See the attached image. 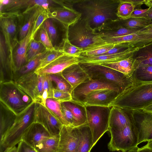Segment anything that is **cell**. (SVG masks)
Wrapping results in <instances>:
<instances>
[{"mask_svg": "<svg viewBox=\"0 0 152 152\" xmlns=\"http://www.w3.org/2000/svg\"><path fill=\"white\" fill-rule=\"evenodd\" d=\"M120 3V0H69L68 5L95 31L120 19L117 15Z\"/></svg>", "mask_w": 152, "mask_h": 152, "instance_id": "cell-1", "label": "cell"}, {"mask_svg": "<svg viewBox=\"0 0 152 152\" xmlns=\"http://www.w3.org/2000/svg\"><path fill=\"white\" fill-rule=\"evenodd\" d=\"M131 78L130 83L118 94L110 107L139 111L152 103V83H143L132 77Z\"/></svg>", "mask_w": 152, "mask_h": 152, "instance_id": "cell-2", "label": "cell"}, {"mask_svg": "<svg viewBox=\"0 0 152 152\" xmlns=\"http://www.w3.org/2000/svg\"><path fill=\"white\" fill-rule=\"evenodd\" d=\"M67 37L71 44L83 51L107 43L90 27L86 20L81 18L68 27Z\"/></svg>", "mask_w": 152, "mask_h": 152, "instance_id": "cell-3", "label": "cell"}, {"mask_svg": "<svg viewBox=\"0 0 152 152\" xmlns=\"http://www.w3.org/2000/svg\"><path fill=\"white\" fill-rule=\"evenodd\" d=\"M36 102L33 101L25 110L17 115L13 125L0 142V152L18 144L25 131L34 122Z\"/></svg>", "mask_w": 152, "mask_h": 152, "instance_id": "cell-4", "label": "cell"}, {"mask_svg": "<svg viewBox=\"0 0 152 152\" xmlns=\"http://www.w3.org/2000/svg\"><path fill=\"white\" fill-rule=\"evenodd\" d=\"M33 101L30 96L17 86L14 81L0 83V102L17 115Z\"/></svg>", "mask_w": 152, "mask_h": 152, "instance_id": "cell-5", "label": "cell"}, {"mask_svg": "<svg viewBox=\"0 0 152 152\" xmlns=\"http://www.w3.org/2000/svg\"><path fill=\"white\" fill-rule=\"evenodd\" d=\"M23 15L19 11L6 12L0 13L1 32L4 37L8 58L13 61V51L17 45V36L19 32Z\"/></svg>", "mask_w": 152, "mask_h": 152, "instance_id": "cell-6", "label": "cell"}, {"mask_svg": "<svg viewBox=\"0 0 152 152\" xmlns=\"http://www.w3.org/2000/svg\"><path fill=\"white\" fill-rule=\"evenodd\" d=\"M110 133L111 139L108 147L110 151L134 152L137 150L138 135L134 122Z\"/></svg>", "mask_w": 152, "mask_h": 152, "instance_id": "cell-7", "label": "cell"}, {"mask_svg": "<svg viewBox=\"0 0 152 152\" xmlns=\"http://www.w3.org/2000/svg\"><path fill=\"white\" fill-rule=\"evenodd\" d=\"M79 64L90 78L115 85L122 91L130 83L131 77L129 78L119 72L101 64Z\"/></svg>", "mask_w": 152, "mask_h": 152, "instance_id": "cell-8", "label": "cell"}, {"mask_svg": "<svg viewBox=\"0 0 152 152\" xmlns=\"http://www.w3.org/2000/svg\"><path fill=\"white\" fill-rule=\"evenodd\" d=\"M87 124L91 133L92 148L109 129V118L111 107L86 106Z\"/></svg>", "mask_w": 152, "mask_h": 152, "instance_id": "cell-9", "label": "cell"}, {"mask_svg": "<svg viewBox=\"0 0 152 152\" xmlns=\"http://www.w3.org/2000/svg\"><path fill=\"white\" fill-rule=\"evenodd\" d=\"M15 82L33 101L40 103L43 92L42 75H38L34 71L21 77Z\"/></svg>", "mask_w": 152, "mask_h": 152, "instance_id": "cell-10", "label": "cell"}, {"mask_svg": "<svg viewBox=\"0 0 152 152\" xmlns=\"http://www.w3.org/2000/svg\"><path fill=\"white\" fill-rule=\"evenodd\" d=\"M34 122L42 124L53 136H58L63 125L45 105L36 103Z\"/></svg>", "mask_w": 152, "mask_h": 152, "instance_id": "cell-11", "label": "cell"}, {"mask_svg": "<svg viewBox=\"0 0 152 152\" xmlns=\"http://www.w3.org/2000/svg\"><path fill=\"white\" fill-rule=\"evenodd\" d=\"M120 92L116 90L105 88L91 92L87 94L80 103L85 106L109 107Z\"/></svg>", "mask_w": 152, "mask_h": 152, "instance_id": "cell-12", "label": "cell"}, {"mask_svg": "<svg viewBox=\"0 0 152 152\" xmlns=\"http://www.w3.org/2000/svg\"><path fill=\"white\" fill-rule=\"evenodd\" d=\"M138 135V145L152 140V113L131 111Z\"/></svg>", "mask_w": 152, "mask_h": 152, "instance_id": "cell-13", "label": "cell"}, {"mask_svg": "<svg viewBox=\"0 0 152 152\" xmlns=\"http://www.w3.org/2000/svg\"><path fill=\"white\" fill-rule=\"evenodd\" d=\"M105 88L114 89L120 92L122 91L121 88L115 85L90 78L74 89L71 95L73 100L81 103L85 97L90 93Z\"/></svg>", "mask_w": 152, "mask_h": 152, "instance_id": "cell-14", "label": "cell"}, {"mask_svg": "<svg viewBox=\"0 0 152 152\" xmlns=\"http://www.w3.org/2000/svg\"><path fill=\"white\" fill-rule=\"evenodd\" d=\"M79 138L78 127L63 125L59 134L57 152H77Z\"/></svg>", "mask_w": 152, "mask_h": 152, "instance_id": "cell-15", "label": "cell"}, {"mask_svg": "<svg viewBox=\"0 0 152 152\" xmlns=\"http://www.w3.org/2000/svg\"><path fill=\"white\" fill-rule=\"evenodd\" d=\"M47 11L49 18L56 19L67 27L81 17L80 13L72 8L58 4L50 6Z\"/></svg>", "mask_w": 152, "mask_h": 152, "instance_id": "cell-16", "label": "cell"}, {"mask_svg": "<svg viewBox=\"0 0 152 152\" xmlns=\"http://www.w3.org/2000/svg\"><path fill=\"white\" fill-rule=\"evenodd\" d=\"M78 57L64 53L44 67L36 70L38 75H43L62 72L68 66L79 63Z\"/></svg>", "mask_w": 152, "mask_h": 152, "instance_id": "cell-17", "label": "cell"}, {"mask_svg": "<svg viewBox=\"0 0 152 152\" xmlns=\"http://www.w3.org/2000/svg\"><path fill=\"white\" fill-rule=\"evenodd\" d=\"M134 122L131 111L112 107L110 114L108 131L110 132L122 129Z\"/></svg>", "mask_w": 152, "mask_h": 152, "instance_id": "cell-18", "label": "cell"}, {"mask_svg": "<svg viewBox=\"0 0 152 152\" xmlns=\"http://www.w3.org/2000/svg\"><path fill=\"white\" fill-rule=\"evenodd\" d=\"M52 136L42 124L34 122L25 131L22 140L34 149L42 141Z\"/></svg>", "mask_w": 152, "mask_h": 152, "instance_id": "cell-19", "label": "cell"}, {"mask_svg": "<svg viewBox=\"0 0 152 152\" xmlns=\"http://www.w3.org/2000/svg\"><path fill=\"white\" fill-rule=\"evenodd\" d=\"M137 48H132L124 52L114 54L91 56H80L78 58L79 63L101 64L116 62L132 56Z\"/></svg>", "mask_w": 152, "mask_h": 152, "instance_id": "cell-20", "label": "cell"}, {"mask_svg": "<svg viewBox=\"0 0 152 152\" xmlns=\"http://www.w3.org/2000/svg\"><path fill=\"white\" fill-rule=\"evenodd\" d=\"M62 74L71 85L73 90L90 78L79 63L68 66L62 72Z\"/></svg>", "mask_w": 152, "mask_h": 152, "instance_id": "cell-21", "label": "cell"}, {"mask_svg": "<svg viewBox=\"0 0 152 152\" xmlns=\"http://www.w3.org/2000/svg\"><path fill=\"white\" fill-rule=\"evenodd\" d=\"M43 9H44L41 7L35 6L27 8L23 12L19 34V41L26 36L37 18Z\"/></svg>", "mask_w": 152, "mask_h": 152, "instance_id": "cell-22", "label": "cell"}, {"mask_svg": "<svg viewBox=\"0 0 152 152\" xmlns=\"http://www.w3.org/2000/svg\"><path fill=\"white\" fill-rule=\"evenodd\" d=\"M33 26V25L26 36L21 40L19 41L18 44L14 57L15 73L26 63V57L28 48L30 41L32 39L31 33Z\"/></svg>", "mask_w": 152, "mask_h": 152, "instance_id": "cell-23", "label": "cell"}, {"mask_svg": "<svg viewBox=\"0 0 152 152\" xmlns=\"http://www.w3.org/2000/svg\"><path fill=\"white\" fill-rule=\"evenodd\" d=\"M101 65L119 72L130 78L132 77L138 66L132 56L116 62Z\"/></svg>", "mask_w": 152, "mask_h": 152, "instance_id": "cell-24", "label": "cell"}, {"mask_svg": "<svg viewBox=\"0 0 152 152\" xmlns=\"http://www.w3.org/2000/svg\"><path fill=\"white\" fill-rule=\"evenodd\" d=\"M61 103L72 113L75 119L74 127H77L87 123L86 106L73 100Z\"/></svg>", "mask_w": 152, "mask_h": 152, "instance_id": "cell-25", "label": "cell"}, {"mask_svg": "<svg viewBox=\"0 0 152 152\" xmlns=\"http://www.w3.org/2000/svg\"><path fill=\"white\" fill-rule=\"evenodd\" d=\"M17 115L0 102V137L1 140L14 124Z\"/></svg>", "mask_w": 152, "mask_h": 152, "instance_id": "cell-26", "label": "cell"}, {"mask_svg": "<svg viewBox=\"0 0 152 152\" xmlns=\"http://www.w3.org/2000/svg\"><path fill=\"white\" fill-rule=\"evenodd\" d=\"M7 49L5 40L1 33L0 37V75L5 77L12 73L14 65L7 56Z\"/></svg>", "mask_w": 152, "mask_h": 152, "instance_id": "cell-27", "label": "cell"}, {"mask_svg": "<svg viewBox=\"0 0 152 152\" xmlns=\"http://www.w3.org/2000/svg\"><path fill=\"white\" fill-rule=\"evenodd\" d=\"M111 23L127 28L138 31L152 23L151 20L144 17H130L126 19H119Z\"/></svg>", "mask_w": 152, "mask_h": 152, "instance_id": "cell-28", "label": "cell"}, {"mask_svg": "<svg viewBox=\"0 0 152 152\" xmlns=\"http://www.w3.org/2000/svg\"><path fill=\"white\" fill-rule=\"evenodd\" d=\"M77 127L79 138L77 152H90L92 149V137L89 127L86 123Z\"/></svg>", "mask_w": 152, "mask_h": 152, "instance_id": "cell-29", "label": "cell"}, {"mask_svg": "<svg viewBox=\"0 0 152 152\" xmlns=\"http://www.w3.org/2000/svg\"><path fill=\"white\" fill-rule=\"evenodd\" d=\"M49 50H47L42 53L37 55L23 66L18 70L15 73L13 81L15 82L21 77L35 71L39 66L42 58Z\"/></svg>", "mask_w": 152, "mask_h": 152, "instance_id": "cell-30", "label": "cell"}, {"mask_svg": "<svg viewBox=\"0 0 152 152\" xmlns=\"http://www.w3.org/2000/svg\"><path fill=\"white\" fill-rule=\"evenodd\" d=\"M136 37L129 43L132 48H139L152 42V23L135 32Z\"/></svg>", "mask_w": 152, "mask_h": 152, "instance_id": "cell-31", "label": "cell"}, {"mask_svg": "<svg viewBox=\"0 0 152 152\" xmlns=\"http://www.w3.org/2000/svg\"><path fill=\"white\" fill-rule=\"evenodd\" d=\"M132 57L138 66L140 64L152 65V42L137 48Z\"/></svg>", "mask_w": 152, "mask_h": 152, "instance_id": "cell-32", "label": "cell"}, {"mask_svg": "<svg viewBox=\"0 0 152 152\" xmlns=\"http://www.w3.org/2000/svg\"><path fill=\"white\" fill-rule=\"evenodd\" d=\"M42 4L41 0H10L7 5L0 8V13L4 12L18 11L23 8L32 7L35 6H40Z\"/></svg>", "mask_w": 152, "mask_h": 152, "instance_id": "cell-33", "label": "cell"}, {"mask_svg": "<svg viewBox=\"0 0 152 152\" xmlns=\"http://www.w3.org/2000/svg\"><path fill=\"white\" fill-rule=\"evenodd\" d=\"M59 136H52L40 142L34 149L37 152H57Z\"/></svg>", "mask_w": 152, "mask_h": 152, "instance_id": "cell-34", "label": "cell"}, {"mask_svg": "<svg viewBox=\"0 0 152 152\" xmlns=\"http://www.w3.org/2000/svg\"><path fill=\"white\" fill-rule=\"evenodd\" d=\"M45 106L63 125L70 126L63 115L60 102L53 98H48Z\"/></svg>", "mask_w": 152, "mask_h": 152, "instance_id": "cell-35", "label": "cell"}, {"mask_svg": "<svg viewBox=\"0 0 152 152\" xmlns=\"http://www.w3.org/2000/svg\"><path fill=\"white\" fill-rule=\"evenodd\" d=\"M132 77L139 81H152V65L146 64L139 65Z\"/></svg>", "mask_w": 152, "mask_h": 152, "instance_id": "cell-36", "label": "cell"}, {"mask_svg": "<svg viewBox=\"0 0 152 152\" xmlns=\"http://www.w3.org/2000/svg\"><path fill=\"white\" fill-rule=\"evenodd\" d=\"M53 83L56 85V89L61 91L69 93L71 94L73 90L70 84L63 77L62 72L48 75Z\"/></svg>", "mask_w": 152, "mask_h": 152, "instance_id": "cell-37", "label": "cell"}, {"mask_svg": "<svg viewBox=\"0 0 152 152\" xmlns=\"http://www.w3.org/2000/svg\"><path fill=\"white\" fill-rule=\"evenodd\" d=\"M47 50L40 42L34 39H32L29 44L27 51L26 57V63L37 55L42 53Z\"/></svg>", "mask_w": 152, "mask_h": 152, "instance_id": "cell-38", "label": "cell"}, {"mask_svg": "<svg viewBox=\"0 0 152 152\" xmlns=\"http://www.w3.org/2000/svg\"><path fill=\"white\" fill-rule=\"evenodd\" d=\"M120 3L117 9V15L121 19L129 18L135 8V6L126 0H120Z\"/></svg>", "mask_w": 152, "mask_h": 152, "instance_id": "cell-39", "label": "cell"}, {"mask_svg": "<svg viewBox=\"0 0 152 152\" xmlns=\"http://www.w3.org/2000/svg\"><path fill=\"white\" fill-rule=\"evenodd\" d=\"M51 18L45 20L43 23L53 46L56 45L58 41V36L57 30Z\"/></svg>", "mask_w": 152, "mask_h": 152, "instance_id": "cell-40", "label": "cell"}, {"mask_svg": "<svg viewBox=\"0 0 152 152\" xmlns=\"http://www.w3.org/2000/svg\"><path fill=\"white\" fill-rule=\"evenodd\" d=\"M34 39L40 42L48 50H52L55 48L53 45L43 24L36 33Z\"/></svg>", "mask_w": 152, "mask_h": 152, "instance_id": "cell-41", "label": "cell"}, {"mask_svg": "<svg viewBox=\"0 0 152 152\" xmlns=\"http://www.w3.org/2000/svg\"><path fill=\"white\" fill-rule=\"evenodd\" d=\"M61 49L65 54L79 57L83 52V50L71 44L67 37L65 39L61 47Z\"/></svg>", "mask_w": 152, "mask_h": 152, "instance_id": "cell-42", "label": "cell"}, {"mask_svg": "<svg viewBox=\"0 0 152 152\" xmlns=\"http://www.w3.org/2000/svg\"><path fill=\"white\" fill-rule=\"evenodd\" d=\"M115 44L107 43L94 48L83 51L80 56H100L113 48Z\"/></svg>", "mask_w": 152, "mask_h": 152, "instance_id": "cell-43", "label": "cell"}, {"mask_svg": "<svg viewBox=\"0 0 152 152\" xmlns=\"http://www.w3.org/2000/svg\"><path fill=\"white\" fill-rule=\"evenodd\" d=\"M64 53L58 48H55L49 50L47 54L42 58L39 66L36 69L42 68L50 63Z\"/></svg>", "mask_w": 152, "mask_h": 152, "instance_id": "cell-44", "label": "cell"}, {"mask_svg": "<svg viewBox=\"0 0 152 152\" xmlns=\"http://www.w3.org/2000/svg\"><path fill=\"white\" fill-rule=\"evenodd\" d=\"M136 36V34L135 33L124 36L102 39L107 43L117 44L125 42L129 43L134 40Z\"/></svg>", "mask_w": 152, "mask_h": 152, "instance_id": "cell-45", "label": "cell"}, {"mask_svg": "<svg viewBox=\"0 0 152 152\" xmlns=\"http://www.w3.org/2000/svg\"><path fill=\"white\" fill-rule=\"evenodd\" d=\"M48 18L49 17L47 10L43 9L34 23L31 33L32 39H34L36 33L44 21Z\"/></svg>", "mask_w": 152, "mask_h": 152, "instance_id": "cell-46", "label": "cell"}, {"mask_svg": "<svg viewBox=\"0 0 152 152\" xmlns=\"http://www.w3.org/2000/svg\"><path fill=\"white\" fill-rule=\"evenodd\" d=\"M53 94L52 98L60 102H63L73 100L71 94L58 90L55 88L53 90Z\"/></svg>", "mask_w": 152, "mask_h": 152, "instance_id": "cell-47", "label": "cell"}, {"mask_svg": "<svg viewBox=\"0 0 152 152\" xmlns=\"http://www.w3.org/2000/svg\"><path fill=\"white\" fill-rule=\"evenodd\" d=\"M41 75L42 77L43 91H47L48 93V98H52L53 94V90L55 88L53 82L48 75Z\"/></svg>", "mask_w": 152, "mask_h": 152, "instance_id": "cell-48", "label": "cell"}, {"mask_svg": "<svg viewBox=\"0 0 152 152\" xmlns=\"http://www.w3.org/2000/svg\"><path fill=\"white\" fill-rule=\"evenodd\" d=\"M132 48L127 42L115 44L113 48L101 55L114 54L123 52Z\"/></svg>", "mask_w": 152, "mask_h": 152, "instance_id": "cell-49", "label": "cell"}, {"mask_svg": "<svg viewBox=\"0 0 152 152\" xmlns=\"http://www.w3.org/2000/svg\"><path fill=\"white\" fill-rule=\"evenodd\" d=\"M61 107L63 115L70 126L74 127L75 119L71 112L61 102Z\"/></svg>", "mask_w": 152, "mask_h": 152, "instance_id": "cell-50", "label": "cell"}, {"mask_svg": "<svg viewBox=\"0 0 152 152\" xmlns=\"http://www.w3.org/2000/svg\"><path fill=\"white\" fill-rule=\"evenodd\" d=\"M148 10V8L142 9L141 8H135L132 12L130 17H144Z\"/></svg>", "mask_w": 152, "mask_h": 152, "instance_id": "cell-51", "label": "cell"}, {"mask_svg": "<svg viewBox=\"0 0 152 152\" xmlns=\"http://www.w3.org/2000/svg\"><path fill=\"white\" fill-rule=\"evenodd\" d=\"M18 148V152H29L28 145L23 140L19 143Z\"/></svg>", "mask_w": 152, "mask_h": 152, "instance_id": "cell-52", "label": "cell"}, {"mask_svg": "<svg viewBox=\"0 0 152 152\" xmlns=\"http://www.w3.org/2000/svg\"><path fill=\"white\" fill-rule=\"evenodd\" d=\"M127 1L131 3L135 6V8H141V6L144 4L145 0H126Z\"/></svg>", "mask_w": 152, "mask_h": 152, "instance_id": "cell-53", "label": "cell"}, {"mask_svg": "<svg viewBox=\"0 0 152 152\" xmlns=\"http://www.w3.org/2000/svg\"><path fill=\"white\" fill-rule=\"evenodd\" d=\"M145 17L150 19L152 23V6L148 8V10L145 14Z\"/></svg>", "mask_w": 152, "mask_h": 152, "instance_id": "cell-54", "label": "cell"}, {"mask_svg": "<svg viewBox=\"0 0 152 152\" xmlns=\"http://www.w3.org/2000/svg\"><path fill=\"white\" fill-rule=\"evenodd\" d=\"M141 110L144 112L152 113V103L145 107Z\"/></svg>", "mask_w": 152, "mask_h": 152, "instance_id": "cell-55", "label": "cell"}, {"mask_svg": "<svg viewBox=\"0 0 152 152\" xmlns=\"http://www.w3.org/2000/svg\"><path fill=\"white\" fill-rule=\"evenodd\" d=\"M137 152H152V150L150 148H145L143 146L140 148H138Z\"/></svg>", "mask_w": 152, "mask_h": 152, "instance_id": "cell-56", "label": "cell"}, {"mask_svg": "<svg viewBox=\"0 0 152 152\" xmlns=\"http://www.w3.org/2000/svg\"><path fill=\"white\" fill-rule=\"evenodd\" d=\"M4 152H18V148L16 145L7 149Z\"/></svg>", "mask_w": 152, "mask_h": 152, "instance_id": "cell-57", "label": "cell"}, {"mask_svg": "<svg viewBox=\"0 0 152 152\" xmlns=\"http://www.w3.org/2000/svg\"><path fill=\"white\" fill-rule=\"evenodd\" d=\"M143 147L152 150V140L148 141L147 143Z\"/></svg>", "mask_w": 152, "mask_h": 152, "instance_id": "cell-58", "label": "cell"}, {"mask_svg": "<svg viewBox=\"0 0 152 152\" xmlns=\"http://www.w3.org/2000/svg\"><path fill=\"white\" fill-rule=\"evenodd\" d=\"M144 4L149 7L152 6V0H145Z\"/></svg>", "mask_w": 152, "mask_h": 152, "instance_id": "cell-59", "label": "cell"}, {"mask_svg": "<svg viewBox=\"0 0 152 152\" xmlns=\"http://www.w3.org/2000/svg\"><path fill=\"white\" fill-rule=\"evenodd\" d=\"M134 152H137L136 151Z\"/></svg>", "mask_w": 152, "mask_h": 152, "instance_id": "cell-60", "label": "cell"}]
</instances>
